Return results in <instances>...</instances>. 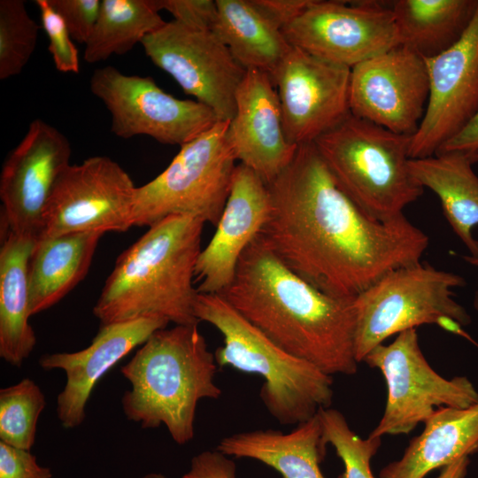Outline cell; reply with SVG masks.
Wrapping results in <instances>:
<instances>
[{
    "label": "cell",
    "instance_id": "24",
    "mask_svg": "<svg viewBox=\"0 0 478 478\" xmlns=\"http://www.w3.org/2000/svg\"><path fill=\"white\" fill-rule=\"evenodd\" d=\"M474 156L463 152H442L422 158H410L412 177L422 189L439 198L445 218L469 251L478 258V240L473 228L478 226V176L472 165Z\"/></svg>",
    "mask_w": 478,
    "mask_h": 478
},
{
    "label": "cell",
    "instance_id": "14",
    "mask_svg": "<svg viewBox=\"0 0 478 478\" xmlns=\"http://www.w3.org/2000/svg\"><path fill=\"white\" fill-rule=\"evenodd\" d=\"M428 92L425 59L402 44L351 68V114L396 134L416 133Z\"/></svg>",
    "mask_w": 478,
    "mask_h": 478
},
{
    "label": "cell",
    "instance_id": "28",
    "mask_svg": "<svg viewBox=\"0 0 478 478\" xmlns=\"http://www.w3.org/2000/svg\"><path fill=\"white\" fill-rule=\"evenodd\" d=\"M158 12L154 0H101L84 60L95 64L126 54L166 23Z\"/></svg>",
    "mask_w": 478,
    "mask_h": 478
},
{
    "label": "cell",
    "instance_id": "26",
    "mask_svg": "<svg viewBox=\"0 0 478 478\" xmlns=\"http://www.w3.org/2000/svg\"><path fill=\"white\" fill-rule=\"evenodd\" d=\"M212 32L245 70L272 76L291 50L281 29L259 12L251 0H216Z\"/></svg>",
    "mask_w": 478,
    "mask_h": 478
},
{
    "label": "cell",
    "instance_id": "9",
    "mask_svg": "<svg viewBox=\"0 0 478 478\" xmlns=\"http://www.w3.org/2000/svg\"><path fill=\"white\" fill-rule=\"evenodd\" d=\"M363 362L380 370L387 386L384 412L371 437L406 435L438 408H467L478 403V391L468 378L448 380L432 368L420 350L416 328L374 347Z\"/></svg>",
    "mask_w": 478,
    "mask_h": 478
},
{
    "label": "cell",
    "instance_id": "18",
    "mask_svg": "<svg viewBox=\"0 0 478 478\" xmlns=\"http://www.w3.org/2000/svg\"><path fill=\"white\" fill-rule=\"evenodd\" d=\"M270 211L267 184L247 166L236 165L216 231L197 260L198 293L220 294L229 286L240 258L260 234Z\"/></svg>",
    "mask_w": 478,
    "mask_h": 478
},
{
    "label": "cell",
    "instance_id": "7",
    "mask_svg": "<svg viewBox=\"0 0 478 478\" xmlns=\"http://www.w3.org/2000/svg\"><path fill=\"white\" fill-rule=\"evenodd\" d=\"M219 121L181 146L168 166L136 187L133 226L150 227L171 216H194L217 226L229 196L236 158Z\"/></svg>",
    "mask_w": 478,
    "mask_h": 478
},
{
    "label": "cell",
    "instance_id": "11",
    "mask_svg": "<svg viewBox=\"0 0 478 478\" xmlns=\"http://www.w3.org/2000/svg\"><path fill=\"white\" fill-rule=\"evenodd\" d=\"M136 187L114 160L95 156L69 165L47 203L38 238L81 232H125L133 227Z\"/></svg>",
    "mask_w": 478,
    "mask_h": 478
},
{
    "label": "cell",
    "instance_id": "34",
    "mask_svg": "<svg viewBox=\"0 0 478 478\" xmlns=\"http://www.w3.org/2000/svg\"><path fill=\"white\" fill-rule=\"evenodd\" d=\"M158 11L166 10L173 20L191 28L212 31L217 4L212 0H154Z\"/></svg>",
    "mask_w": 478,
    "mask_h": 478
},
{
    "label": "cell",
    "instance_id": "6",
    "mask_svg": "<svg viewBox=\"0 0 478 478\" xmlns=\"http://www.w3.org/2000/svg\"><path fill=\"white\" fill-rule=\"evenodd\" d=\"M411 137L350 114L313 143L344 194L371 218L390 221L424 189L410 173Z\"/></svg>",
    "mask_w": 478,
    "mask_h": 478
},
{
    "label": "cell",
    "instance_id": "17",
    "mask_svg": "<svg viewBox=\"0 0 478 478\" xmlns=\"http://www.w3.org/2000/svg\"><path fill=\"white\" fill-rule=\"evenodd\" d=\"M427 65L426 111L411 137L410 158L436 155L478 112V7L461 39Z\"/></svg>",
    "mask_w": 478,
    "mask_h": 478
},
{
    "label": "cell",
    "instance_id": "40",
    "mask_svg": "<svg viewBox=\"0 0 478 478\" xmlns=\"http://www.w3.org/2000/svg\"><path fill=\"white\" fill-rule=\"evenodd\" d=\"M463 259L470 265L478 266V258H474L469 255L462 256ZM473 305L476 311H478V289L476 290L474 297Z\"/></svg>",
    "mask_w": 478,
    "mask_h": 478
},
{
    "label": "cell",
    "instance_id": "12",
    "mask_svg": "<svg viewBox=\"0 0 478 478\" xmlns=\"http://www.w3.org/2000/svg\"><path fill=\"white\" fill-rule=\"evenodd\" d=\"M141 44L155 66L186 94L209 107L220 121L233 119L235 93L246 70L212 31L173 20L146 36Z\"/></svg>",
    "mask_w": 478,
    "mask_h": 478
},
{
    "label": "cell",
    "instance_id": "35",
    "mask_svg": "<svg viewBox=\"0 0 478 478\" xmlns=\"http://www.w3.org/2000/svg\"><path fill=\"white\" fill-rule=\"evenodd\" d=\"M0 478H52V473L30 451L0 442Z\"/></svg>",
    "mask_w": 478,
    "mask_h": 478
},
{
    "label": "cell",
    "instance_id": "36",
    "mask_svg": "<svg viewBox=\"0 0 478 478\" xmlns=\"http://www.w3.org/2000/svg\"><path fill=\"white\" fill-rule=\"evenodd\" d=\"M181 478H236L235 461L220 451H204L194 456Z\"/></svg>",
    "mask_w": 478,
    "mask_h": 478
},
{
    "label": "cell",
    "instance_id": "10",
    "mask_svg": "<svg viewBox=\"0 0 478 478\" xmlns=\"http://www.w3.org/2000/svg\"><path fill=\"white\" fill-rule=\"evenodd\" d=\"M89 88L112 116L111 131L123 139L148 135L182 146L220 120L206 105L178 99L149 76L127 75L112 66L96 69Z\"/></svg>",
    "mask_w": 478,
    "mask_h": 478
},
{
    "label": "cell",
    "instance_id": "2",
    "mask_svg": "<svg viewBox=\"0 0 478 478\" xmlns=\"http://www.w3.org/2000/svg\"><path fill=\"white\" fill-rule=\"evenodd\" d=\"M219 295L289 354L331 376L357 373L354 298L333 297L311 285L288 268L259 235Z\"/></svg>",
    "mask_w": 478,
    "mask_h": 478
},
{
    "label": "cell",
    "instance_id": "20",
    "mask_svg": "<svg viewBox=\"0 0 478 478\" xmlns=\"http://www.w3.org/2000/svg\"><path fill=\"white\" fill-rule=\"evenodd\" d=\"M227 139L239 163L266 184L290 163L297 146L286 137L280 101L271 76L246 70L235 93V113Z\"/></svg>",
    "mask_w": 478,
    "mask_h": 478
},
{
    "label": "cell",
    "instance_id": "3",
    "mask_svg": "<svg viewBox=\"0 0 478 478\" xmlns=\"http://www.w3.org/2000/svg\"><path fill=\"white\" fill-rule=\"evenodd\" d=\"M205 223L194 216L167 217L126 249L93 307L101 326L147 316L198 324L195 267Z\"/></svg>",
    "mask_w": 478,
    "mask_h": 478
},
{
    "label": "cell",
    "instance_id": "37",
    "mask_svg": "<svg viewBox=\"0 0 478 478\" xmlns=\"http://www.w3.org/2000/svg\"><path fill=\"white\" fill-rule=\"evenodd\" d=\"M312 0H251L254 7L280 29L299 16Z\"/></svg>",
    "mask_w": 478,
    "mask_h": 478
},
{
    "label": "cell",
    "instance_id": "31",
    "mask_svg": "<svg viewBox=\"0 0 478 478\" xmlns=\"http://www.w3.org/2000/svg\"><path fill=\"white\" fill-rule=\"evenodd\" d=\"M318 415L322 428V443H330L342 459L344 471L339 478H374L371 459L378 451L381 437L363 439L349 426L344 415L336 409L322 408Z\"/></svg>",
    "mask_w": 478,
    "mask_h": 478
},
{
    "label": "cell",
    "instance_id": "1",
    "mask_svg": "<svg viewBox=\"0 0 478 478\" xmlns=\"http://www.w3.org/2000/svg\"><path fill=\"white\" fill-rule=\"evenodd\" d=\"M259 235L291 271L322 292L355 298L389 272L416 264L429 238L405 216L374 220L337 186L313 143L297 146L267 184Z\"/></svg>",
    "mask_w": 478,
    "mask_h": 478
},
{
    "label": "cell",
    "instance_id": "25",
    "mask_svg": "<svg viewBox=\"0 0 478 478\" xmlns=\"http://www.w3.org/2000/svg\"><path fill=\"white\" fill-rule=\"evenodd\" d=\"M104 233H70L37 240L28 265L29 312L48 310L87 275Z\"/></svg>",
    "mask_w": 478,
    "mask_h": 478
},
{
    "label": "cell",
    "instance_id": "30",
    "mask_svg": "<svg viewBox=\"0 0 478 478\" xmlns=\"http://www.w3.org/2000/svg\"><path fill=\"white\" fill-rule=\"evenodd\" d=\"M41 26L23 0L0 1V79L18 75L35 49Z\"/></svg>",
    "mask_w": 478,
    "mask_h": 478
},
{
    "label": "cell",
    "instance_id": "33",
    "mask_svg": "<svg viewBox=\"0 0 478 478\" xmlns=\"http://www.w3.org/2000/svg\"><path fill=\"white\" fill-rule=\"evenodd\" d=\"M64 20L72 38L86 43L97 20L101 0H49Z\"/></svg>",
    "mask_w": 478,
    "mask_h": 478
},
{
    "label": "cell",
    "instance_id": "42",
    "mask_svg": "<svg viewBox=\"0 0 478 478\" xmlns=\"http://www.w3.org/2000/svg\"><path fill=\"white\" fill-rule=\"evenodd\" d=\"M475 158H476V161H478V151L475 154Z\"/></svg>",
    "mask_w": 478,
    "mask_h": 478
},
{
    "label": "cell",
    "instance_id": "16",
    "mask_svg": "<svg viewBox=\"0 0 478 478\" xmlns=\"http://www.w3.org/2000/svg\"><path fill=\"white\" fill-rule=\"evenodd\" d=\"M71 144L55 127L33 120L20 143L9 153L0 176L4 229L37 240L53 187L70 165Z\"/></svg>",
    "mask_w": 478,
    "mask_h": 478
},
{
    "label": "cell",
    "instance_id": "22",
    "mask_svg": "<svg viewBox=\"0 0 478 478\" xmlns=\"http://www.w3.org/2000/svg\"><path fill=\"white\" fill-rule=\"evenodd\" d=\"M318 413L289 433L276 429L243 431L222 438L216 450L233 458L258 460L281 478H325L320 468L326 447Z\"/></svg>",
    "mask_w": 478,
    "mask_h": 478
},
{
    "label": "cell",
    "instance_id": "5",
    "mask_svg": "<svg viewBox=\"0 0 478 478\" xmlns=\"http://www.w3.org/2000/svg\"><path fill=\"white\" fill-rule=\"evenodd\" d=\"M195 315L222 335L223 343L214 352L219 367L231 366L263 377L260 399L279 423L297 426L330 407L332 376L279 347L223 297L198 293Z\"/></svg>",
    "mask_w": 478,
    "mask_h": 478
},
{
    "label": "cell",
    "instance_id": "27",
    "mask_svg": "<svg viewBox=\"0 0 478 478\" xmlns=\"http://www.w3.org/2000/svg\"><path fill=\"white\" fill-rule=\"evenodd\" d=\"M477 7L478 0H397L391 10L400 44L430 58L461 39Z\"/></svg>",
    "mask_w": 478,
    "mask_h": 478
},
{
    "label": "cell",
    "instance_id": "38",
    "mask_svg": "<svg viewBox=\"0 0 478 478\" xmlns=\"http://www.w3.org/2000/svg\"><path fill=\"white\" fill-rule=\"evenodd\" d=\"M453 151L475 157L478 151V112L461 131L441 147L437 153Z\"/></svg>",
    "mask_w": 478,
    "mask_h": 478
},
{
    "label": "cell",
    "instance_id": "23",
    "mask_svg": "<svg viewBox=\"0 0 478 478\" xmlns=\"http://www.w3.org/2000/svg\"><path fill=\"white\" fill-rule=\"evenodd\" d=\"M0 249V357L20 367L36 344L29 324L28 265L37 239L10 231L1 232Z\"/></svg>",
    "mask_w": 478,
    "mask_h": 478
},
{
    "label": "cell",
    "instance_id": "15",
    "mask_svg": "<svg viewBox=\"0 0 478 478\" xmlns=\"http://www.w3.org/2000/svg\"><path fill=\"white\" fill-rule=\"evenodd\" d=\"M351 68L293 47L272 76L287 140L312 143L350 114Z\"/></svg>",
    "mask_w": 478,
    "mask_h": 478
},
{
    "label": "cell",
    "instance_id": "19",
    "mask_svg": "<svg viewBox=\"0 0 478 478\" xmlns=\"http://www.w3.org/2000/svg\"><path fill=\"white\" fill-rule=\"evenodd\" d=\"M168 323L163 317L147 316L103 325L87 348L41 356L38 363L43 370L61 369L66 374L65 387L57 397V415L61 425L65 428L81 425L87 403L100 378Z\"/></svg>",
    "mask_w": 478,
    "mask_h": 478
},
{
    "label": "cell",
    "instance_id": "39",
    "mask_svg": "<svg viewBox=\"0 0 478 478\" xmlns=\"http://www.w3.org/2000/svg\"><path fill=\"white\" fill-rule=\"evenodd\" d=\"M469 465L468 457H462L442 468L437 478H465Z\"/></svg>",
    "mask_w": 478,
    "mask_h": 478
},
{
    "label": "cell",
    "instance_id": "41",
    "mask_svg": "<svg viewBox=\"0 0 478 478\" xmlns=\"http://www.w3.org/2000/svg\"><path fill=\"white\" fill-rule=\"evenodd\" d=\"M142 478H167L165 474L160 473H149L144 474Z\"/></svg>",
    "mask_w": 478,
    "mask_h": 478
},
{
    "label": "cell",
    "instance_id": "8",
    "mask_svg": "<svg viewBox=\"0 0 478 478\" xmlns=\"http://www.w3.org/2000/svg\"><path fill=\"white\" fill-rule=\"evenodd\" d=\"M466 280L421 261L394 269L353 300L354 352L358 363L388 337L424 324L440 326L447 319L470 324L466 310L453 299L452 289Z\"/></svg>",
    "mask_w": 478,
    "mask_h": 478
},
{
    "label": "cell",
    "instance_id": "29",
    "mask_svg": "<svg viewBox=\"0 0 478 478\" xmlns=\"http://www.w3.org/2000/svg\"><path fill=\"white\" fill-rule=\"evenodd\" d=\"M46 405L40 387L31 379L0 389V442L30 451L39 416Z\"/></svg>",
    "mask_w": 478,
    "mask_h": 478
},
{
    "label": "cell",
    "instance_id": "21",
    "mask_svg": "<svg viewBox=\"0 0 478 478\" xmlns=\"http://www.w3.org/2000/svg\"><path fill=\"white\" fill-rule=\"evenodd\" d=\"M424 424L402 458L383 467L379 478H424L478 451V403L467 408H438Z\"/></svg>",
    "mask_w": 478,
    "mask_h": 478
},
{
    "label": "cell",
    "instance_id": "32",
    "mask_svg": "<svg viewBox=\"0 0 478 478\" xmlns=\"http://www.w3.org/2000/svg\"><path fill=\"white\" fill-rule=\"evenodd\" d=\"M40 12L42 27L49 39L48 50L57 70L79 73V52L62 18L49 0H35Z\"/></svg>",
    "mask_w": 478,
    "mask_h": 478
},
{
    "label": "cell",
    "instance_id": "13",
    "mask_svg": "<svg viewBox=\"0 0 478 478\" xmlns=\"http://www.w3.org/2000/svg\"><path fill=\"white\" fill-rule=\"evenodd\" d=\"M282 33L291 46L350 68L400 44L391 8L368 1L312 0Z\"/></svg>",
    "mask_w": 478,
    "mask_h": 478
},
{
    "label": "cell",
    "instance_id": "4",
    "mask_svg": "<svg viewBox=\"0 0 478 478\" xmlns=\"http://www.w3.org/2000/svg\"><path fill=\"white\" fill-rule=\"evenodd\" d=\"M197 325L155 331L120 368L131 386L121 398L126 418L143 428L164 425L180 445L194 437L198 402L222 393L214 353Z\"/></svg>",
    "mask_w": 478,
    "mask_h": 478
}]
</instances>
